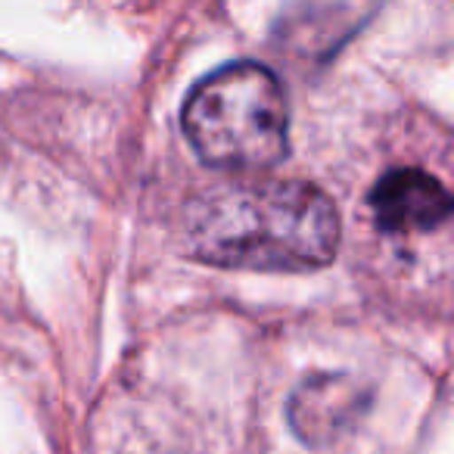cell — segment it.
I'll use <instances>...</instances> for the list:
<instances>
[{
  "instance_id": "3",
  "label": "cell",
  "mask_w": 454,
  "mask_h": 454,
  "mask_svg": "<svg viewBox=\"0 0 454 454\" xmlns=\"http://www.w3.org/2000/svg\"><path fill=\"white\" fill-rule=\"evenodd\" d=\"M371 408V389L348 373H315L286 402V420L305 445H330Z\"/></svg>"
},
{
  "instance_id": "4",
  "label": "cell",
  "mask_w": 454,
  "mask_h": 454,
  "mask_svg": "<svg viewBox=\"0 0 454 454\" xmlns=\"http://www.w3.org/2000/svg\"><path fill=\"white\" fill-rule=\"evenodd\" d=\"M373 224L386 234L435 231L451 218L454 200L435 175L420 168H395L373 184L371 196Z\"/></svg>"
},
{
  "instance_id": "1",
  "label": "cell",
  "mask_w": 454,
  "mask_h": 454,
  "mask_svg": "<svg viewBox=\"0 0 454 454\" xmlns=\"http://www.w3.org/2000/svg\"><path fill=\"white\" fill-rule=\"evenodd\" d=\"M181 253L231 271H321L340 253L336 202L309 181H240L187 202L177 224Z\"/></svg>"
},
{
  "instance_id": "2",
  "label": "cell",
  "mask_w": 454,
  "mask_h": 454,
  "mask_svg": "<svg viewBox=\"0 0 454 454\" xmlns=\"http://www.w3.org/2000/svg\"><path fill=\"white\" fill-rule=\"evenodd\" d=\"M187 144L221 171L274 168L290 150V106L268 66L240 59L208 72L181 109Z\"/></svg>"
}]
</instances>
